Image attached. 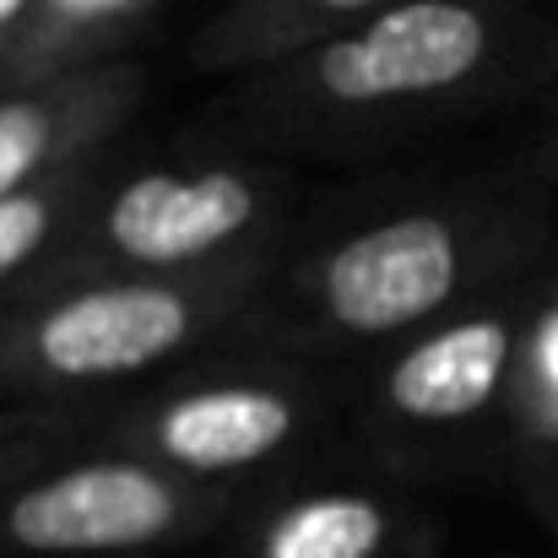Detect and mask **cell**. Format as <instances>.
I'll list each match as a JSON object with an SVG mask.
<instances>
[{"label": "cell", "mask_w": 558, "mask_h": 558, "mask_svg": "<svg viewBox=\"0 0 558 558\" xmlns=\"http://www.w3.org/2000/svg\"><path fill=\"white\" fill-rule=\"evenodd\" d=\"M548 33L537 0H412L233 76L211 114L266 153L374 158L543 87Z\"/></svg>", "instance_id": "obj_1"}, {"label": "cell", "mask_w": 558, "mask_h": 558, "mask_svg": "<svg viewBox=\"0 0 558 558\" xmlns=\"http://www.w3.org/2000/svg\"><path fill=\"white\" fill-rule=\"evenodd\" d=\"M548 211L515 190H439L282 244L239 342L374 364L407 337L548 266Z\"/></svg>", "instance_id": "obj_2"}, {"label": "cell", "mask_w": 558, "mask_h": 558, "mask_svg": "<svg viewBox=\"0 0 558 558\" xmlns=\"http://www.w3.org/2000/svg\"><path fill=\"white\" fill-rule=\"evenodd\" d=\"M271 260L174 282H76L0 304V401L87 412L244 337Z\"/></svg>", "instance_id": "obj_3"}, {"label": "cell", "mask_w": 558, "mask_h": 558, "mask_svg": "<svg viewBox=\"0 0 558 558\" xmlns=\"http://www.w3.org/2000/svg\"><path fill=\"white\" fill-rule=\"evenodd\" d=\"M342 396L326 364L228 342L120 401L71 412V439L153 461L190 483L260 494L304 466L342 412Z\"/></svg>", "instance_id": "obj_4"}, {"label": "cell", "mask_w": 558, "mask_h": 558, "mask_svg": "<svg viewBox=\"0 0 558 558\" xmlns=\"http://www.w3.org/2000/svg\"><path fill=\"white\" fill-rule=\"evenodd\" d=\"M288 217L293 174L271 158L109 163L65 239L11 299L76 282H174L260 266L288 244Z\"/></svg>", "instance_id": "obj_5"}, {"label": "cell", "mask_w": 558, "mask_h": 558, "mask_svg": "<svg viewBox=\"0 0 558 558\" xmlns=\"http://www.w3.org/2000/svg\"><path fill=\"white\" fill-rule=\"evenodd\" d=\"M543 271L466 304L461 315L364 364L359 434L385 477L417 483L466 461L488 439L499 445L510 374L526 342Z\"/></svg>", "instance_id": "obj_6"}, {"label": "cell", "mask_w": 558, "mask_h": 558, "mask_svg": "<svg viewBox=\"0 0 558 558\" xmlns=\"http://www.w3.org/2000/svg\"><path fill=\"white\" fill-rule=\"evenodd\" d=\"M250 494L153 461L60 445L0 483V558H147L233 532Z\"/></svg>", "instance_id": "obj_7"}, {"label": "cell", "mask_w": 558, "mask_h": 558, "mask_svg": "<svg viewBox=\"0 0 558 558\" xmlns=\"http://www.w3.org/2000/svg\"><path fill=\"white\" fill-rule=\"evenodd\" d=\"M439 526L396 477H282L233 521V558H434Z\"/></svg>", "instance_id": "obj_8"}, {"label": "cell", "mask_w": 558, "mask_h": 558, "mask_svg": "<svg viewBox=\"0 0 558 558\" xmlns=\"http://www.w3.org/2000/svg\"><path fill=\"white\" fill-rule=\"evenodd\" d=\"M147 76L136 60L5 87L0 93V201L38 190L104 153L142 109Z\"/></svg>", "instance_id": "obj_9"}, {"label": "cell", "mask_w": 558, "mask_h": 558, "mask_svg": "<svg viewBox=\"0 0 558 558\" xmlns=\"http://www.w3.org/2000/svg\"><path fill=\"white\" fill-rule=\"evenodd\" d=\"M396 5L412 0H222L195 33V65L233 82L299 49H315L348 27H364Z\"/></svg>", "instance_id": "obj_10"}, {"label": "cell", "mask_w": 558, "mask_h": 558, "mask_svg": "<svg viewBox=\"0 0 558 558\" xmlns=\"http://www.w3.org/2000/svg\"><path fill=\"white\" fill-rule=\"evenodd\" d=\"M158 5L163 0H38L5 87H33L131 60V44L153 27Z\"/></svg>", "instance_id": "obj_11"}, {"label": "cell", "mask_w": 558, "mask_h": 558, "mask_svg": "<svg viewBox=\"0 0 558 558\" xmlns=\"http://www.w3.org/2000/svg\"><path fill=\"white\" fill-rule=\"evenodd\" d=\"M499 450L532 494L558 477V271H543L537 282L526 342L510 374Z\"/></svg>", "instance_id": "obj_12"}, {"label": "cell", "mask_w": 558, "mask_h": 558, "mask_svg": "<svg viewBox=\"0 0 558 558\" xmlns=\"http://www.w3.org/2000/svg\"><path fill=\"white\" fill-rule=\"evenodd\" d=\"M109 163H114V153H104V158H93V163H82V169H71L49 185L0 201V299H11L44 266V255L65 239V228L76 222L87 195L109 174Z\"/></svg>", "instance_id": "obj_13"}, {"label": "cell", "mask_w": 558, "mask_h": 558, "mask_svg": "<svg viewBox=\"0 0 558 558\" xmlns=\"http://www.w3.org/2000/svg\"><path fill=\"white\" fill-rule=\"evenodd\" d=\"M76 423L71 412H27V407H0V483L44 461L49 450L71 445Z\"/></svg>", "instance_id": "obj_14"}, {"label": "cell", "mask_w": 558, "mask_h": 558, "mask_svg": "<svg viewBox=\"0 0 558 558\" xmlns=\"http://www.w3.org/2000/svg\"><path fill=\"white\" fill-rule=\"evenodd\" d=\"M33 5H38V0H0V93H5V82H11V65H16V49H22V38H27Z\"/></svg>", "instance_id": "obj_15"}, {"label": "cell", "mask_w": 558, "mask_h": 558, "mask_svg": "<svg viewBox=\"0 0 558 558\" xmlns=\"http://www.w3.org/2000/svg\"><path fill=\"white\" fill-rule=\"evenodd\" d=\"M543 87H548V109H554V158H558V11H554V33H548V76H543Z\"/></svg>", "instance_id": "obj_16"}, {"label": "cell", "mask_w": 558, "mask_h": 558, "mask_svg": "<svg viewBox=\"0 0 558 558\" xmlns=\"http://www.w3.org/2000/svg\"><path fill=\"white\" fill-rule=\"evenodd\" d=\"M537 505L548 510V521L558 526V477H554V483H543V488H537Z\"/></svg>", "instance_id": "obj_17"}]
</instances>
